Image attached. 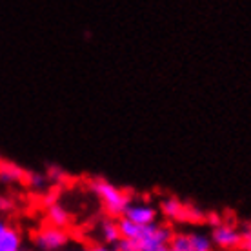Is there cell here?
Instances as JSON below:
<instances>
[{
	"mask_svg": "<svg viewBox=\"0 0 251 251\" xmlns=\"http://www.w3.org/2000/svg\"><path fill=\"white\" fill-rule=\"evenodd\" d=\"M113 248L115 251H138V246L135 244V240L129 239H120Z\"/></svg>",
	"mask_w": 251,
	"mask_h": 251,
	"instance_id": "8fae6325",
	"label": "cell"
},
{
	"mask_svg": "<svg viewBox=\"0 0 251 251\" xmlns=\"http://www.w3.org/2000/svg\"><path fill=\"white\" fill-rule=\"evenodd\" d=\"M25 180L24 170H20L17 164L0 162V186L11 188L17 184H22Z\"/></svg>",
	"mask_w": 251,
	"mask_h": 251,
	"instance_id": "30bf717a",
	"label": "cell"
},
{
	"mask_svg": "<svg viewBox=\"0 0 251 251\" xmlns=\"http://www.w3.org/2000/svg\"><path fill=\"white\" fill-rule=\"evenodd\" d=\"M13 207V201L9 199V197H6V195L0 193V213L6 215L9 209Z\"/></svg>",
	"mask_w": 251,
	"mask_h": 251,
	"instance_id": "5bb4252c",
	"label": "cell"
},
{
	"mask_svg": "<svg viewBox=\"0 0 251 251\" xmlns=\"http://www.w3.org/2000/svg\"><path fill=\"white\" fill-rule=\"evenodd\" d=\"M0 251H25L24 235L6 215L0 213Z\"/></svg>",
	"mask_w": 251,
	"mask_h": 251,
	"instance_id": "52a82bcc",
	"label": "cell"
},
{
	"mask_svg": "<svg viewBox=\"0 0 251 251\" xmlns=\"http://www.w3.org/2000/svg\"><path fill=\"white\" fill-rule=\"evenodd\" d=\"M211 251H220V250H211Z\"/></svg>",
	"mask_w": 251,
	"mask_h": 251,
	"instance_id": "9a60e30c",
	"label": "cell"
},
{
	"mask_svg": "<svg viewBox=\"0 0 251 251\" xmlns=\"http://www.w3.org/2000/svg\"><path fill=\"white\" fill-rule=\"evenodd\" d=\"M120 240V231H119V219L113 217H100L99 220H95L91 226V242H100V244L115 246Z\"/></svg>",
	"mask_w": 251,
	"mask_h": 251,
	"instance_id": "8992f818",
	"label": "cell"
},
{
	"mask_svg": "<svg viewBox=\"0 0 251 251\" xmlns=\"http://www.w3.org/2000/svg\"><path fill=\"white\" fill-rule=\"evenodd\" d=\"M240 251H251V226L242 227V246Z\"/></svg>",
	"mask_w": 251,
	"mask_h": 251,
	"instance_id": "4fadbf2b",
	"label": "cell"
},
{
	"mask_svg": "<svg viewBox=\"0 0 251 251\" xmlns=\"http://www.w3.org/2000/svg\"><path fill=\"white\" fill-rule=\"evenodd\" d=\"M88 186L91 189V193L95 195V199L99 202L100 209L104 211V215L113 217V219H119L124 215L126 207L131 201V195L126 189L115 186L106 178H93Z\"/></svg>",
	"mask_w": 251,
	"mask_h": 251,
	"instance_id": "6da1fadb",
	"label": "cell"
},
{
	"mask_svg": "<svg viewBox=\"0 0 251 251\" xmlns=\"http://www.w3.org/2000/svg\"><path fill=\"white\" fill-rule=\"evenodd\" d=\"M158 211L164 215V219L173 220V222H184V220H197L195 211L188 204L176 201V199H162Z\"/></svg>",
	"mask_w": 251,
	"mask_h": 251,
	"instance_id": "ba28073f",
	"label": "cell"
},
{
	"mask_svg": "<svg viewBox=\"0 0 251 251\" xmlns=\"http://www.w3.org/2000/svg\"><path fill=\"white\" fill-rule=\"evenodd\" d=\"M158 207L155 204H151L150 201H142V199H133L129 201L127 207L122 217L133 220L138 226H148V224H153L158 220Z\"/></svg>",
	"mask_w": 251,
	"mask_h": 251,
	"instance_id": "5b68a950",
	"label": "cell"
},
{
	"mask_svg": "<svg viewBox=\"0 0 251 251\" xmlns=\"http://www.w3.org/2000/svg\"><path fill=\"white\" fill-rule=\"evenodd\" d=\"M46 220H48V224H53V226L68 227V224L73 219L60 199H50L46 202Z\"/></svg>",
	"mask_w": 251,
	"mask_h": 251,
	"instance_id": "9c48e42d",
	"label": "cell"
},
{
	"mask_svg": "<svg viewBox=\"0 0 251 251\" xmlns=\"http://www.w3.org/2000/svg\"><path fill=\"white\" fill-rule=\"evenodd\" d=\"M209 237L215 250L240 251L242 246V227L233 220H217L211 224Z\"/></svg>",
	"mask_w": 251,
	"mask_h": 251,
	"instance_id": "7a4b0ae2",
	"label": "cell"
},
{
	"mask_svg": "<svg viewBox=\"0 0 251 251\" xmlns=\"http://www.w3.org/2000/svg\"><path fill=\"white\" fill-rule=\"evenodd\" d=\"M31 242L37 251H62L69 248L71 235L66 227L46 224L33 233Z\"/></svg>",
	"mask_w": 251,
	"mask_h": 251,
	"instance_id": "3957f363",
	"label": "cell"
},
{
	"mask_svg": "<svg viewBox=\"0 0 251 251\" xmlns=\"http://www.w3.org/2000/svg\"><path fill=\"white\" fill-rule=\"evenodd\" d=\"M215 250L209 231H175L171 233L168 251H211Z\"/></svg>",
	"mask_w": 251,
	"mask_h": 251,
	"instance_id": "277c9868",
	"label": "cell"
},
{
	"mask_svg": "<svg viewBox=\"0 0 251 251\" xmlns=\"http://www.w3.org/2000/svg\"><path fill=\"white\" fill-rule=\"evenodd\" d=\"M78 251H115V248L107 244H100V242H89V244L78 248Z\"/></svg>",
	"mask_w": 251,
	"mask_h": 251,
	"instance_id": "7c38bea8",
	"label": "cell"
}]
</instances>
